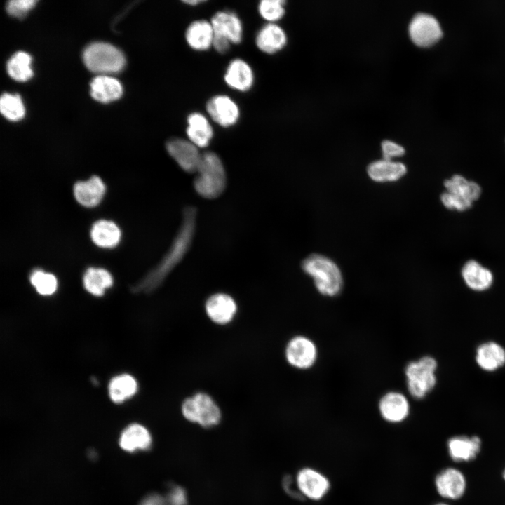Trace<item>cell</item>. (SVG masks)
Segmentation results:
<instances>
[{"instance_id": "15", "label": "cell", "mask_w": 505, "mask_h": 505, "mask_svg": "<svg viewBox=\"0 0 505 505\" xmlns=\"http://www.w3.org/2000/svg\"><path fill=\"white\" fill-rule=\"evenodd\" d=\"M214 35L227 39L231 44H239L243 40V27L240 18L230 11L216 12L210 19Z\"/></svg>"}, {"instance_id": "16", "label": "cell", "mask_w": 505, "mask_h": 505, "mask_svg": "<svg viewBox=\"0 0 505 505\" xmlns=\"http://www.w3.org/2000/svg\"><path fill=\"white\" fill-rule=\"evenodd\" d=\"M224 80L232 90L245 93L254 85L255 74L248 62L241 58H234L227 66Z\"/></svg>"}, {"instance_id": "3", "label": "cell", "mask_w": 505, "mask_h": 505, "mask_svg": "<svg viewBox=\"0 0 505 505\" xmlns=\"http://www.w3.org/2000/svg\"><path fill=\"white\" fill-rule=\"evenodd\" d=\"M302 269L313 278L321 294L332 297L341 291L343 285L342 273L330 258L320 254H311L302 261Z\"/></svg>"}, {"instance_id": "38", "label": "cell", "mask_w": 505, "mask_h": 505, "mask_svg": "<svg viewBox=\"0 0 505 505\" xmlns=\"http://www.w3.org/2000/svg\"><path fill=\"white\" fill-rule=\"evenodd\" d=\"M283 486L285 492L291 497L296 499H303L297 487L295 477L286 476L283 480Z\"/></svg>"}, {"instance_id": "42", "label": "cell", "mask_w": 505, "mask_h": 505, "mask_svg": "<svg viewBox=\"0 0 505 505\" xmlns=\"http://www.w3.org/2000/svg\"><path fill=\"white\" fill-rule=\"evenodd\" d=\"M433 505H450V504H449L447 503V502L440 501V502H437V503H436V504H433Z\"/></svg>"}, {"instance_id": "6", "label": "cell", "mask_w": 505, "mask_h": 505, "mask_svg": "<svg viewBox=\"0 0 505 505\" xmlns=\"http://www.w3.org/2000/svg\"><path fill=\"white\" fill-rule=\"evenodd\" d=\"M83 61L95 73H113L121 70L125 65L123 53L109 43L97 42L89 45L83 52Z\"/></svg>"}, {"instance_id": "37", "label": "cell", "mask_w": 505, "mask_h": 505, "mask_svg": "<svg viewBox=\"0 0 505 505\" xmlns=\"http://www.w3.org/2000/svg\"><path fill=\"white\" fill-rule=\"evenodd\" d=\"M170 505H186L185 491L180 487H173L166 497Z\"/></svg>"}, {"instance_id": "7", "label": "cell", "mask_w": 505, "mask_h": 505, "mask_svg": "<svg viewBox=\"0 0 505 505\" xmlns=\"http://www.w3.org/2000/svg\"><path fill=\"white\" fill-rule=\"evenodd\" d=\"M182 413L186 419L205 427L217 424L220 410L208 394L198 392L186 398L182 404Z\"/></svg>"}, {"instance_id": "30", "label": "cell", "mask_w": 505, "mask_h": 505, "mask_svg": "<svg viewBox=\"0 0 505 505\" xmlns=\"http://www.w3.org/2000/svg\"><path fill=\"white\" fill-rule=\"evenodd\" d=\"M137 384L130 375H121L114 377L109 384V395L111 400L120 403L132 397L137 391Z\"/></svg>"}, {"instance_id": "35", "label": "cell", "mask_w": 505, "mask_h": 505, "mask_svg": "<svg viewBox=\"0 0 505 505\" xmlns=\"http://www.w3.org/2000/svg\"><path fill=\"white\" fill-rule=\"evenodd\" d=\"M36 2L34 0L10 1L7 4V11L13 16L22 18L34 6Z\"/></svg>"}, {"instance_id": "34", "label": "cell", "mask_w": 505, "mask_h": 505, "mask_svg": "<svg viewBox=\"0 0 505 505\" xmlns=\"http://www.w3.org/2000/svg\"><path fill=\"white\" fill-rule=\"evenodd\" d=\"M284 4L283 0H262L258 4V13L269 23H275L285 14Z\"/></svg>"}, {"instance_id": "32", "label": "cell", "mask_w": 505, "mask_h": 505, "mask_svg": "<svg viewBox=\"0 0 505 505\" xmlns=\"http://www.w3.org/2000/svg\"><path fill=\"white\" fill-rule=\"evenodd\" d=\"M0 110L1 114L11 121L20 120L25 114L22 102L17 94H3L0 100Z\"/></svg>"}, {"instance_id": "27", "label": "cell", "mask_w": 505, "mask_h": 505, "mask_svg": "<svg viewBox=\"0 0 505 505\" xmlns=\"http://www.w3.org/2000/svg\"><path fill=\"white\" fill-rule=\"evenodd\" d=\"M90 237L93 243L99 247L114 248L119 243L121 231L114 222L100 220L93 224Z\"/></svg>"}, {"instance_id": "29", "label": "cell", "mask_w": 505, "mask_h": 505, "mask_svg": "<svg viewBox=\"0 0 505 505\" xmlns=\"http://www.w3.org/2000/svg\"><path fill=\"white\" fill-rule=\"evenodd\" d=\"M85 289L95 296H102L105 289L112 286L113 278L111 274L102 268L90 267L83 275Z\"/></svg>"}, {"instance_id": "12", "label": "cell", "mask_w": 505, "mask_h": 505, "mask_svg": "<svg viewBox=\"0 0 505 505\" xmlns=\"http://www.w3.org/2000/svg\"><path fill=\"white\" fill-rule=\"evenodd\" d=\"M169 155L187 173H196L201 153L199 148L188 139L173 137L166 144Z\"/></svg>"}, {"instance_id": "41", "label": "cell", "mask_w": 505, "mask_h": 505, "mask_svg": "<svg viewBox=\"0 0 505 505\" xmlns=\"http://www.w3.org/2000/svg\"><path fill=\"white\" fill-rule=\"evenodd\" d=\"M182 2L189 6H195L200 4L206 2V1H204V0H186V1H183Z\"/></svg>"}, {"instance_id": "25", "label": "cell", "mask_w": 505, "mask_h": 505, "mask_svg": "<svg viewBox=\"0 0 505 505\" xmlns=\"http://www.w3.org/2000/svg\"><path fill=\"white\" fill-rule=\"evenodd\" d=\"M407 172L406 166L400 162L381 159L370 163L367 168L369 177L376 182H392L399 180Z\"/></svg>"}, {"instance_id": "9", "label": "cell", "mask_w": 505, "mask_h": 505, "mask_svg": "<svg viewBox=\"0 0 505 505\" xmlns=\"http://www.w3.org/2000/svg\"><path fill=\"white\" fill-rule=\"evenodd\" d=\"M434 487L438 494L450 501L459 500L467 489L464 473L456 467H446L440 471L434 478Z\"/></svg>"}, {"instance_id": "33", "label": "cell", "mask_w": 505, "mask_h": 505, "mask_svg": "<svg viewBox=\"0 0 505 505\" xmlns=\"http://www.w3.org/2000/svg\"><path fill=\"white\" fill-rule=\"evenodd\" d=\"M30 282L41 295H50L53 294L58 286L56 277L50 273L42 270H34L30 276Z\"/></svg>"}, {"instance_id": "1", "label": "cell", "mask_w": 505, "mask_h": 505, "mask_svg": "<svg viewBox=\"0 0 505 505\" xmlns=\"http://www.w3.org/2000/svg\"><path fill=\"white\" fill-rule=\"evenodd\" d=\"M196 221V209L191 206L184 208L181 226L168 251L160 262L133 287V292H148L155 290L180 262L191 244Z\"/></svg>"}, {"instance_id": "22", "label": "cell", "mask_w": 505, "mask_h": 505, "mask_svg": "<svg viewBox=\"0 0 505 505\" xmlns=\"http://www.w3.org/2000/svg\"><path fill=\"white\" fill-rule=\"evenodd\" d=\"M461 274L466 286L477 292L488 290L494 281L492 271L474 260L464 264Z\"/></svg>"}, {"instance_id": "31", "label": "cell", "mask_w": 505, "mask_h": 505, "mask_svg": "<svg viewBox=\"0 0 505 505\" xmlns=\"http://www.w3.org/2000/svg\"><path fill=\"white\" fill-rule=\"evenodd\" d=\"M31 57L25 52H18L14 54L7 63V71L13 79L18 81H25L29 79L33 72L31 69Z\"/></svg>"}, {"instance_id": "4", "label": "cell", "mask_w": 505, "mask_h": 505, "mask_svg": "<svg viewBox=\"0 0 505 505\" xmlns=\"http://www.w3.org/2000/svg\"><path fill=\"white\" fill-rule=\"evenodd\" d=\"M445 191L440 195L443 206L449 210L464 211L472 206L481 194V187L476 182L461 175H454L444 182Z\"/></svg>"}, {"instance_id": "18", "label": "cell", "mask_w": 505, "mask_h": 505, "mask_svg": "<svg viewBox=\"0 0 505 505\" xmlns=\"http://www.w3.org/2000/svg\"><path fill=\"white\" fill-rule=\"evenodd\" d=\"M205 309L208 318L212 321L219 325H225L234 318L237 306L230 295L224 293H216L207 299Z\"/></svg>"}, {"instance_id": "19", "label": "cell", "mask_w": 505, "mask_h": 505, "mask_svg": "<svg viewBox=\"0 0 505 505\" xmlns=\"http://www.w3.org/2000/svg\"><path fill=\"white\" fill-rule=\"evenodd\" d=\"M186 134L187 138L198 148L208 147L212 140L214 131L208 117L198 112L190 113L187 117Z\"/></svg>"}, {"instance_id": "36", "label": "cell", "mask_w": 505, "mask_h": 505, "mask_svg": "<svg viewBox=\"0 0 505 505\" xmlns=\"http://www.w3.org/2000/svg\"><path fill=\"white\" fill-rule=\"evenodd\" d=\"M382 149L383 159L386 160H391V158L400 156L405 154L404 148L390 140H384L382 143Z\"/></svg>"}, {"instance_id": "20", "label": "cell", "mask_w": 505, "mask_h": 505, "mask_svg": "<svg viewBox=\"0 0 505 505\" xmlns=\"http://www.w3.org/2000/svg\"><path fill=\"white\" fill-rule=\"evenodd\" d=\"M184 37L187 45L196 51H206L213 47L214 31L210 21L195 20L187 26Z\"/></svg>"}, {"instance_id": "10", "label": "cell", "mask_w": 505, "mask_h": 505, "mask_svg": "<svg viewBox=\"0 0 505 505\" xmlns=\"http://www.w3.org/2000/svg\"><path fill=\"white\" fill-rule=\"evenodd\" d=\"M206 109L209 117L222 128L236 125L241 115L237 103L224 94L211 97L206 102Z\"/></svg>"}, {"instance_id": "43", "label": "cell", "mask_w": 505, "mask_h": 505, "mask_svg": "<svg viewBox=\"0 0 505 505\" xmlns=\"http://www.w3.org/2000/svg\"><path fill=\"white\" fill-rule=\"evenodd\" d=\"M502 478H503V479L504 480V481H505V468H504V469L503 471H502Z\"/></svg>"}, {"instance_id": "26", "label": "cell", "mask_w": 505, "mask_h": 505, "mask_svg": "<svg viewBox=\"0 0 505 505\" xmlns=\"http://www.w3.org/2000/svg\"><path fill=\"white\" fill-rule=\"evenodd\" d=\"M119 444L127 452L147 450L152 444V437L149 431L143 426L133 424L127 426L122 432Z\"/></svg>"}, {"instance_id": "2", "label": "cell", "mask_w": 505, "mask_h": 505, "mask_svg": "<svg viewBox=\"0 0 505 505\" xmlns=\"http://www.w3.org/2000/svg\"><path fill=\"white\" fill-rule=\"evenodd\" d=\"M194 181L196 192L202 197L213 199L220 196L226 187L225 170L219 156L210 151L201 154Z\"/></svg>"}, {"instance_id": "21", "label": "cell", "mask_w": 505, "mask_h": 505, "mask_svg": "<svg viewBox=\"0 0 505 505\" xmlns=\"http://www.w3.org/2000/svg\"><path fill=\"white\" fill-rule=\"evenodd\" d=\"M255 41L260 51L266 54H274L285 46L287 36L279 25L268 22L258 30Z\"/></svg>"}, {"instance_id": "8", "label": "cell", "mask_w": 505, "mask_h": 505, "mask_svg": "<svg viewBox=\"0 0 505 505\" xmlns=\"http://www.w3.org/2000/svg\"><path fill=\"white\" fill-rule=\"evenodd\" d=\"M295 480L302 499L314 502L325 499L332 488L330 478L323 472L311 466L299 469Z\"/></svg>"}, {"instance_id": "5", "label": "cell", "mask_w": 505, "mask_h": 505, "mask_svg": "<svg viewBox=\"0 0 505 505\" xmlns=\"http://www.w3.org/2000/svg\"><path fill=\"white\" fill-rule=\"evenodd\" d=\"M438 363L431 356H425L410 362L405 367L407 388L416 399L424 398L435 387Z\"/></svg>"}, {"instance_id": "24", "label": "cell", "mask_w": 505, "mask_h": 505, "mask_svg": "<svg viewBox=\"0 0 505 505\" xmlns=\"http://www.w3.org/2000/svg\"><path fill=\"white\" fill-rule=\"evenodd\" d=\"M475 359L482 370L494 372L505 365V349L492 341L482 343L476 349Z\"/></svg>"}, {"instance_id": "11", "label": "cell", "mask_w": 505, "mask_h": 505, "mask_svg": "<svg viewBox=\"0 0 505 505\" xmlns=\"http://www.w3.org/2000/svg\"><path fill=\"white\" fill-rule=\"evenodd\" d=\"M409 34L416 45L426 47L438 41L443 32L438 21L433 16L419 13L412 19Z\"/></svg>"}, {"instance_id": "28", "label": "cell", "mask_w": 505, "mask_h": 505, "mask_svg": "<svg viewBox=\"0 0 505 505\" xmlns=\"http://www.w3.org/2000/svg\"><path fill=\"white\" fill-rule=\"evenodd\" d=\"M92 97L101 102H109L119 98L123 92L121 83L107 76H98L90 83Z\"/></svg>"}, {"instance_id": "23", "label": "cell", "mask_w": 505, "mask_h": 505, "mask_svg": "<svg viewBox=\"0 0 505 505\" xmlns=\"http://www.w3.org/2000/svg\"><path fill=\"white\" fill-rule=\"evenodd\" d=\"M105 191V184L97 175H93L86 181L77 182L74 185V195L76 201L88 208L99 204Z\"/></svg>"}, {"instance_id": "40", "label": "cell", "mask_w": 505, "mask_h": 505, "mask_svg": "<svg viewBox=\"0 0 505 505\" xmlns=\"http://www.w3.org/2000/svg\"><path fill=\"white\" fill-rule=\"evenodd\" d=\"M140 505H170L166 497L159 494H150L145 497Z\"/></svg>"}, {"instance_id": "14", "label": "cell", "mask_w": 505, "mask_h": 505, "mask_svg": "<svg viewBox=\"0 0 505 505\" xmlns=\"http://www.w3.org/2000/svg\"><path fill=\"white\" fill-rule=\"evenodd\" d=\"M482 440L478 436L456 435L446 443L450 458L455 462H469L477 458L482 449Z\"/></svg>"}, {"instance_id": "17", "label": "cell", "mask_w": 505, "mask_h": 505, "mask_svg": "<svg viewBox=\"0 0 505 505\" xmlns=\"http://www.w3.org/2000/svg\"><path fill=\"white\" fill-rule=\"evenodd\" d=\"M410 407L406 397L399 392L386 393L379 402V412L382 419L391 424H399L409 416Z\"/></svg>"}, {"instance_id": "39", "label": "cell", "mask_w": 505, "mask_h": 505, "mask_svg": "<svg viewBox=\"0 0 505 505\" xmlns=\"http://www.w3.org/2000/svg\"><path fill=\"white\" fill-rule=\"evenodd\" d=\"M231 43L226 39L214 35L213 47V48L220 54H224L227 53L231 47Z\"/></svg>"}, {"instance_id": "13", "label": "cell", "mask_w": 505, "mask_h": 505, "mask_svg": "<svg viewBox=\"0 0 505 505\" xmlns=\"http://www.w3.org/2000/svg\"><path fill=\"white\" fill-rule=\"evenodd\" d=\"M285 357L290 365L299 369L311 367L317 357V349L314 343L304 336L291 339L285 349Z\"/></svg>"}]
</instances>
